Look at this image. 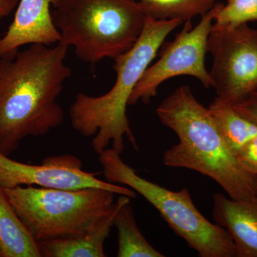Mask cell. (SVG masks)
I'll use <instances>...</instances> for the list:
<instances>
[{
  "label": "cell",
  "mask_w": 257,
  "mask_h": 257,
  "mask_svg": "<svg viewBox=\"0 0 257 257\" xmlns=\"http://www.w3.org/2000/svg\"><path fill=\"white\" fill-rule=\"evenodd\" d=\"M63 44H33L0 57V152L10 156L28 137H43L63 123L58 102L72 70Z\"/></svg>",
  "instance_id": "1"
},
{
  "label": "cell",
  "mask_w": 257,
  "mask_h": 257,
  "mask_svg": "<svg viewBox=\"0 0 257 257\" xmlns=\"http://www.w3.org/2000/svg\"><path fill=\"white\" fill-rule=\"evenodd\" d=\"M162 124L171 128L179 143L166 150L164 165L187 169L216 182L233 199L255 196L256 177L246 172L230 150L208 108L189 86H181L157 108Z\"/></svg>",
  "instance_id": "2"
},
{
  "label": "cell",
  "mask_w": 257,
  "mask_h": 257,
  "mask_svg": "<svg viewBox=\"0 0 257 257\" xmlns=\"http://www.w3.org/2000/svg\"><path fill=\"white\" fill-rule=\"evenodd\" d=\"M179 19L157 20L149 15L140 38L130 50L114 59L116 82L109 92L93 96L78 93L69 109L71 125L84 138L93 137L97 155L108 148L122 154L124 138L139 152L136 138L126 116L130 96L147 69L158 55L167 36L184 24Z\"/></svg>",
  "instance_id": "3"
},
{
  "label": "cell",
  "mask_w": 257,
  "mask_h": 257,
  "mask_svg": "<svg viewBox=\"0 0 257 257\" xmlns=\"http://www.w3.org/2000/svg\"><path fill=\"white\" fill-rule=\"evenodd\" d=\"M51 15L60 43L90 64L130 50L150 15L138 0H62Z\"/></svg>",
  "instance_id": "4"
},
{
  "label": "cell",
  "mask_w": 257,
  "mask_h": 257,
  "mask_svg": "<svg viewBox=\"0 0 257 257\" xmlns=\"http://www.w3.org/2000/svg\"><path fill=\"white\" fill-rule=\"evenodd\" d=\"M121 155L112 148L99 155L106 182L126 186L143 196L199 256L236 257L229 233L202 215L194 205L188 189L175 192L143 178L121 160Z\"/></svg>",
  "instance_id": "5"
},
{
  "label": "cell",
  "mask_w": 257,
  "mask_h": 257,
  "mask_svg": "<svg viewBox=\"0 0 257 257\" xmlns=\"http://www.w3.org/2000/svg\"><path fill=\"white\" fill-rule=\"evenodd\" d=\"M5 190L36 241L83 234L111 210L116 195L93 187L65 189L20 186Z\"/></svg>",
  "instance_id": "6"
},
{
  "label": "cell",
  "mask_w": 257,
  "mask_h": 257,
  "mask_svg": "<svg viewBox=\"0 0 257 257\" xmlns=\"http://www.w3.org/2000/svg\"><path fill=\"white\" fill-rule=\"evenodd\" d=\"M213 21L214 7L202 16L194 28L192 20L184 22L183 28L175 40L161 47L160 59L145 71L130 96L128 105H135L140 101L150 104L162 83L179 76L195 77L206 88L212 87L205 60Z\"/></svg>",
  "instance_id": "7"
},
{
  "label": "cell",
  "mask_w": 257,
  "mask_h": 257,
  "mask_svg": "<svg viewBox=\"0 0 257 257\" xmlns=\"http://www.w3.org/2000/svg\"><path fill=\"white\" fill-rule=\"evenodd\" d=\"M212 56L209 72L216 96L231 105L257 90V30L213 24L207 45Z\"/></svg>",
  "instance_id": "8"
},
{
  "label": "cell",
  "mask_w": 257,
  "mask_h": 257,
  "mask_svg": "<svg viewBox=\"0 0 257 257\" xmlns=\"http://www.w3.org/2000/svg\"><path fill=\"white\" fill-rule=\"evenodd\" d=\"M98 175L83 170L82 160L68 154L47 157L39 165H30L12 160L0 152V187L4 189L20 186L65 189L93 187L131 199L137 197L133 189L101 180Z\"/></svg>",
  "instance_id": "9"
},
{
  "label": "cell",
  "mask_w": 257,
  "mask_h": 257,
  "mask_svg": "<svg viewBox=\"0 0 257 257\" xmlns=\"http://www.w3.org/2000/svg\"><path fill=\"white\" fill-rule=\"evenodd\" d=\"M62 0H20L14 20L4 36L0 37V57L14 55L20 47L60 41V33L52 21L51 6Z\"/></svg>",
  "instance_id": "10"
},
{
  "label": "cell",
  "mask_w": 257,
  "mask_h": 257,
  "mask_svg": "<svg viewBox=\"0 0 257 257\" xmlns=\"http://www.w3.org/2000/svg\"><path fill=\"white\" fill-rule=\"evenodd\" d=\"M212 216L234 241L236 257H257V197L243 200L213 196Z\"/></svg>",
  "instance_id": "11"
},
{
  "label": "cell",
  "mask_w": 257,
  "mask_h": 257,
  "mask_svg": "<svg viewBox=\"0 0 257 257\" xmlns=\"http://www.w3.org/2000/svg\"><path fill=\"white\" fill-rule=\"evenodd\" d=\"M131 198L119 195L112 208L92 227L78 236L37 241L41 257H104V243L119 208Z\"/></svg>",
  "instance_id": "12"
},
{
  "label": "cell",
  "mask_w": 257,
  "mask_h": 257,
  "mask_svg": "<svg viewBox=\"0 0 257 257\" xmlns=\"http://www.w3.org/2000/svg\"><path fill=\"white\" fill-rule=\"evenodd\" d=\"M0 257H41L38 244L0 187Z\"/></svg>",
  "instance_id": "13"
},
{
  "label": "cell",
  "mask_w": 257,
  "mask_h": 257,
  "mask_svg": "<svg viewBox=\"0 0 257 257\" xmlns=\"http://www.w3.org/2000/svg\"><path fill=\"white\" fill-rule=\"evenodd\" d=\"M208 109L225 143L236 156L257 138V125L241 116L229 103L216 96Z\"/></svg>",
  "instance_id": "14"
},
{
  "label": "cell",
  "mask_w": 257,
  "mask_h": 257,
  "mask_svg": "<svg viewBox=\"0 0 257 257\" xmlns=\"http://www.w3.org/2000/svg\"><path fill=\"white\" fill-rule=\"evenodd\" d=\"M118 232V257H165L149 243L135 220L130 201L119 208L114 221Z\"/></svg>",
  "instance_id": "15"
},
{
  "label": "cell",
  "mask_w": 257,
  "mask_h": 257,
  "mask_svg": "<svg viewBox=\"0 0 257 257\" xmlns=\"http://www.w3.org/2000/svg\"><path fill=\"white\" fill-rule=\"evenodd\" d=\"M149 15L157 20L179 19L184 22L203 16L216 0H138Z\"/></svg>",
  "instance_id": "16"
},
{
  "label": "cell",
  "mask_w": 257,
  "mask_h": 257,
  "mask_svg": "<svg viewBox=\"0 0 257 257\" xmlns=\"http://www.w3.org/2000/svg\"><path fill=\"white\" fill-rule=\"evenodd\" d=\"M214 21V25L225 28L257 22V0H227L226 5L215 3Z\"/></svg>",
  "instance_id": "17"
},
{
  "label": "cell",
  "mask_w": 257,
  "mask_h": 257,
  "mask_svg": "<svg viewBox=\"0 0 257 257\" xmlns=\"http://www.w3.org/2000/svg\"><path fill=\"white\" fill-rule=\"evenodd\" d=\"M243 169L255 177L257 176V138L246 145L237 155Z\"/></svg>",
  "instance_id": "18"
},
{
  "label": "cell",
  "mask_w": 257,
  "mask_h": 257,
  "mask_svg": "<svg viewBox=\"0 0 257 257\" xmlns=\"http://www.w3.org/2000/svg\"><path fill=\"white\" fill-rule=\"evenodd\" d=\"M233 107L243 117L257 125V90L233 105Z\"/></svg>",
  "instance_id": "19"
},
{
  "label": "cell",
  "mask_w": 257,
  "mask_h": 257,
  "mask_svg": "<svg viewBox=\"0 0 257 257\" xmlns=\"http://www.w3.org/2000/svg\"><path fill=\"white\" fill-rule=\"evenodd\" d=\"M20 0H0V19L6 18L18 6Z\"/></svg>",
  "instance_id": "20"
},
{
  "label": "cell",
  "mask_w": 257,
  "mask_h": 257,
  "mask_svg": "<svg viewBox=\"0 0 257 257\" xmlns=\"http://www.w3.org/2000/svg\"><path fill=\"white\" fill-rule=\"evenodd\" d=\"M255 196L257 197V176L256 177V182H255Z\"/></svg>",
  "instance_id": "21"
}]
</instances>
